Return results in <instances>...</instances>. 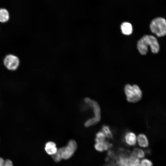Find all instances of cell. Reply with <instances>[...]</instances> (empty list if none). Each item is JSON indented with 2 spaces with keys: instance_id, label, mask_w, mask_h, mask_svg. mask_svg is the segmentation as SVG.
<instances>
[{
  "instance_id": "cell-3",
  "label": "cell",
  "mask_w": 166,
  "mask_h": 166,
  "mask_svg": "<svg viewBox=\"0 0 166 166\" xmlns=\"http://www.w3.org/2000/svg\"><path fill=\"white\" fill-rule=\"evenodd\" d=\"M150 30L153 34L158 37L166 35V20L162 17L153 19L150 24Z\"/></svg>"
},
{
  "instance_id": "cell-17",
  "label": "cell",
  "mask_w": 166,
  "mask_h": 166,
  "mask_svg": "<svg viewBox=\"0 0 166 166\" xmlns=\"http://www.w3.org/2000/svg\"><path fill=\"white\" fill-rule=\"evenodd\" d=\"M153 163L150 160L144 158L140 161L139 166H153Z\"/></svg>"
},
{
  "instance_id": "cell-18",
  "label": "cell",
  "mask_w": 166,
  "mask_h": 166,
  "mask_svg": "<svg viewBox=\"0 0 166 166\" xmlns=\"http://www.w3.org/2000/svg\"><path fill=\"white\" fill-rule=\"evenodd\" d=\"M106 136L102 131H99L96 134V142L105 140Z\"/></svg>"
},
{
  "instance_id": "cell-20",
  "label": "cell",
  "mask_w": 166,
  "mask_h": 166,
  "mask_svg": "<svg viewBox=\"0 0 166 166\" xmlns=\"http://www.w3.org/2000/svg\"><path fill=\"white\" fill-rule=\"evenodd\" d=\"M0 166H14L12 162L9 159L4 160L3 159L0 157Z\"/></svg>"
},
{
  "instance_id": "cell-2",
  "label": "cell",
  "mask_w": 166,
  "mask_h": 166,
  "mask_svg": "<svg viewBox=\"0 0 166 166\" xmlns=\"http://www.w3.org/2000/svg\"><path fill=\"white\" fill-rule=\"evenodd\" d=\"M124 91L127 100L129 102L135 103L141 98L142 93L139 87L136 85H125Z\"/></svg>"
},
{
  "instance_id": "cell-10",
  "label": "cell",
  "mask_w": 166,
  "mask_h": 166,
  "mask_svg": "<svg viewBox=\"0 0 166 166\" xmlns=\"http://www.w3.org/2000/svg\"><path fill=\"white\" fill-rule=\"evenodd\" d=\"M45 148L46 153L51 156L55 154L57 149L55 143L52 141L47 142L45 144Z\"/></svg>"
},
{
  "instance_id": "cell-11",
  "label": "cell",
  "mask_w": 166,
  "mask_h": 166,
  "mask_svg": "<svg viewBox=\"0 0 166 166\" xmlns=\"http://www.w3.org/2000/svg\"><path fill=\"white\" fill-rule=\"evenodd\" d=\"M121 28L122 33L124 34L129 35L132 33V26L129 22H124L122 23L121 25Z\"/></svg>"
},
{
  "instance_id": "cell-12",
  "label": "cell",
  "mask_w": 166,
  "mask_h": 166,
  "mask_svg": "<svg viewBox=\"0 0 166 166\" xmlns=\"http://www.w3.org/2000/svg\"><path fill=\"white\" fill-rule=\"evenodd\" d=\"M140 162L139 158L131 154L128 157L126 166H139Z\"/></svg>"
},
{
  "instance_id": "cell-16",
  "label": "cell",
  "mask_w": 166,
  "mask_h": 166,
  "mask_svg": "<svg viewBox=\"0 0 166 166\" xmlns=\"http://www.w3.org/2000/svg\"><path fill=\"white\" fill-rule=\"evenodd\" d=\"M102 130L106 137L109 138H111L113 137V134L108 126L106 125H103L102 126Z\"/></svg>"
},
{
  "instance_id": "cell-4",
  "label": "cell",
  "mask_w": 166,
  "mask_h": 166,
  "mask_svg": "<svg viewBox=\"0 0 166 166\" xmlns=\"http://www.w3.org/2000/svg\"><path fill=\"white\" fill-rule=\"evenodd\" d=\"M4 64L8 69L11 70H16L19 65V60L16 56L13 54L7 55L4 58Z\"/></svg>"
},
{
  "instance_id": "cell-1",
  "label": "cell",
  "mask_w": 166,
  "mask_h": 166,
  "mask_svg": "<svg viewBox=\"0 0 166 166\" xmlns=\"http://www.w3.org/2000/svg\"><path fill=\"white\" fill-rule=\"evenodd\" d=\"M148 46L153 53H157L160 50V45L157 39L152 35H144L138 41L137 44V49L142 55L147 53Z\"/></svg>"
},
{
  "instance_id": "cell-6",
  "label": "cell",
  "mask_w": 166,
  "mask_h": 166,
  "mask_svg": "<svg viewBox=\"0 0 166 166\" xmlns=\"http://www.w3.org/2000/svg\"><path fill=\"white\" fill-rule=\"evenodd\" d=\"M84 101L86 104L93 109L95 115L94 117L99 121L101 118V109L98 103L88 97L85 98Z\"/></svg>"
},
{
  "instance_id": "cell-14",
  "label": "cell",
  "mask_w": 166,
  "mask_h": 166,
  "mask_svg": "<svg viewBox=\"0 0 166 166\" xmlns=\"http://www.w3.org/2000/svg\"><path fill=\"white\" fill-rule=\"evenodd\" d=\"M64 147L57 149L56 152L52 155V157L54 161L56 162H58L63 159L62 154Z\"/></svg>"
},
{
  "instance_id": "cell-19",
  "label": "cell",
  "mask_w": 166,
  "mask_h": 166,
  "mask_svg": "<svg viewBox=\"0 0 166 166\" xmlns=\"http://www.w3.org/2000/svg\"><path fill=\"white\" fill-rule=\"evenodd\" d=\"M99 121L94 117L87 120L84 124L86 127H89L97 124Z\"/></svg>"
},
{
  "instance_id": "cell-5",
  "label": "cell",
  "mask_w": 166,
  "mask_h": 166,
  "mask_svg": "<svg viewBox=\"0 0 166 166\" xmlns=\"http://www.w3.org/2000/svg\"><path fill=\"white\" fill-rule=\"evenodd\" d=\"M77 147V144L75 140H69L67 146L64 147L63 159L67 160L71 157L76 151Z\"/></svg>"
},
{
  "instance_id": "cell-15",
  "label": "cell",
  "mask_w": 166,
  "mask_h": 166,
  "mask_svg": "<svg viewBox=\"0 0 166 166\" xmlns=\"http://www.w3.org/2000/svg\"><path fill=\"white\" fill-rule=\"evenodd\" d=\"M131 154L140 159L144 158L145 156V153L142 149L135 148L133 150Z\"/></svg>"
},
{
  "instance_id": "cell-8",
  "label": "cell",
  "mask_w": 166,
  "mask_h": 166,
  "mask_svg": "<svg viewBox=\"0 0 166 166\" xmlns=\"http://www.w3.org/2000/svg\"><path fill=\"white\" fill-rule=\"evenodd\" d=\"M112 146V144L105 140L96 142L94 145L95 149L97 151L102 152L110 148Z\"/></svg>"
},
{
  "instance_id": "cell-13",
  "label": "cell",
  "mask_w": 166,
  "mask_h": 166,
  "mask_svg": "<svg viewBox=\"0 0 166 166\" xmlns=\"http://www.w3.org/2000/svg\"><path fill=\"white\" fill-rule=\"evenodd\" d=\"M9 19V14L8 11L5 9H0V22H5Z\"/></svg>"
},
{
  "instance_id": "cell-21",
  "label": "cell",
  "mask_w": 166,
  "mask_h": 166,
  "mask_svg": "<svg viewBox=\"0 0 166 166\" xmlns=\"http://www.w3.org/2000/svg\"><path fill=\"white\" fill-rule=\"evenodd\" d=\"M107 166H113V165H108Z\"/></svg>"
},
{
  "instance_id": "cell-7",
  "label": "cell",
  "mask_w": 166,
  "mask_h": 166,
  "mask_svg": "<svg viewBox=\"0 0 166 166\" xmlns=\"http://www.w3.org/2000/svg\"><path fill=\"white\" fill-rule=\"evenodd\" d=\"M124 140L126 144L131 146H134L136 144L137 137L134 133L128 132L125 135Z\"/></svg>"
},
{
  "instance_id": "cell-9",
  "label": "cell",
  "mask_w": 166,
  "mask_h": 166,
  "mask_svg": "<svg viewBox=\"0 0 166 166\" xmlns=\"http://www.w3.org/2000/svg\"><path fill=\"white\" fill-rule=\"evenodd\" d=\"M137 140L139 145L142 148H146L149 145L148 139L144 134L143 133L139 134L137 138Z\"/></svg>"
}]
</instances>
